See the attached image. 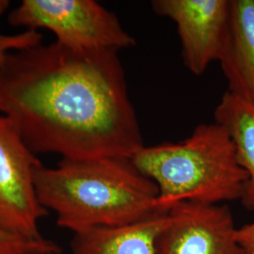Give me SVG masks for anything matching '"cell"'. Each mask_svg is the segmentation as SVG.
I'll list each match as a JSON object with an SVG mask.
<instances>
[{
    "mask_svg": "<svg viewBox=\"0 0 254 254\" xmlns=\"http://www.w3.org/2000/svg\"><path fill=\"white\" fill-rule=\"evenodd\" d=\"M9 2L7 0H0V16L9 8Z\"/></svg>",
    "mask_w": 254,
    "mask_h": 254,
    "instance_id": "obj_14",
    "label": "cell"
},
{
    "mask_svg": "<svg viewBox=\"0 0 254 254\" xmlns=\"http://www.w3.org/2000/svg\"><path fill=\"white\" fill-rule=\"evenodd\" d=\"M118 54L57 42L9 52L0 62V113L35 154L132 159L144 144Z\"/></svg>",
    "mask_w": 254,
    "mask_h": 254,
    "instance_id": "obj_1",
    "label": "cell"
},
{
    "mask_svg": "<svg viewBox=\"0 0 254 254\" xmlns=\"http://www.w3.org/2000/svg\"><path fill=\"white\" fill-rule=\"evenodd\" d=\"M43 166L16 127L0 114V227L28 238H42L39 222L48 214L40 202L35 173Z\"/></svg>",
    "mask_w": 254,
    "mask_h": 254,
    "instance_id": "obj_5",
    "label": "cell"
},
{
    "mask_svg": "<svg viewBox=\"0 0 254 254\" xmlns=\"http://www.w3.org/2000/svg\"><path fill=\"white\" fill-rule=\"evenodd\" d=\"M225 204L184 201L174 205L156 240V254H244Z\"/></svg>",
    "mask_w": 254,
    "mask_h": 254,
    "instance_id": "obj_6",
    "label": "cell"
},
{
    "mask_svg": "<svg viewBox=\"0 0 254 254\" xmlns=\"http://www.w3.org/2000/svg\"><path fill=\"white\" fill-rule=\"evenodd\" d=\"M35 188L57 224L74 234L126 226L161 213L155 184L129 158H63L56 168L37 170Z\"/></svg>",
    "mask_w": 254,
    "mask_h": 254,
    "instance_id": "obj_2",
    "label": "cell"
},
{
    "mask_svg": "<svg viewBox=\"0 0 254 254\" xmlns=\"http://www.w3.org/2000/svg\"><path fill=\"white\" fill-rule=\"evenodd\" d=\"M131 160L155 184L161 213L184 201L241 200L248 179L231 136L216 122L197 126L180 142L144 146Z\"/></svg>",
    "mask_w": 254,
    "mask_h": 254,
    "instance_id": "obj_3",
    "label": "cell"
},
{
    "mask_svg": "<svg viewBox=\"0 0 254 254\" xmlns=\"http://www.w3.org/2000/svg\"><path fill=\"white\" fill-rule=\"evenodd\" d=\"M61 247L46 237L28 238L0 227V254H61Z\"/></svg>",
    "mask_w": 254,
    "mask_h": 254,
    "instance_id": "obj_11",
    "label": "cell"
},
{
    "mask_svg": "<svg viewBox=\"0 0 254 254\" xmlns=\"http://www.w3.org/2000/svg\"><path fill=\"white\" fill-rule=\"evenodd\" d=\"M156 14L177 27L185 66L195 75L218 62L227 39L230 0H153Z\"/></svg>",
    "mask_w": 254,
    "mask_h": 254,
    "instance_id": "obj_7",
    "label": "cell"
},
{
    "mask_svg": "<svg viewBox=\"0 0 254 254\" xmlns=\"http://www.w3.org/2000/svg\"><path fill=\"white\" fill-rule=\"evenodd\" d=\"M167 213L126 226L96 228L74 234L73 254H156V240Z\"/></svg>",
    "mask_w": 254,
    "mask_h": 254,
    "instance_id": "obj_9",
    "label": "cell"
},
{
    "mask_svg": "<svg viewBox=\"0 0 254 254\" xmlns=\"http://www.w3.org/2000/svg\"><path fill=\"white\" fill-rule=\"evenodd\" d=\"M42 38V35L36 30H26L14 35H5L0 33V62L9 52L40 45Z\"/></svg>",
    "mask_w": 254,
    "mask_h": 254,
    "instance_id": "obj_12",
    "label": "cell"
},
{
    "mask_svg": "<svg viewBox=\"0 0 254 254\" xmlns=\"http://www.w3.org/2000/svg\"><path fill=\"white\" fill-rule=\"evenodd\" d=\"M214 118L235 144L238 162L248 176L241 201L246 208L254 210V106L226 91L215 109Z\"/></svg>",
    "mask_w": 254,
    "mask_h": 254,
    "instance_id": "obj_10",
    "label": "cell"
},
{
    "mask_svg": "<svg viewBox=\"0 0 254 254\" xmlns=\"http://www.w3.org/2000/svg\"><path fill=\"white\" fill-rule=\"evenodd\" d=\"M8 18L13 27L49 29L58 44L75 50L119 52L136 46L116 14L93 0H23Z\"/></svg>",
    "mask_w": 254,
    "mask_h": 254,
    "instance_id": "obj_4",
    "label": "cell"
},
{
    "mask_svg": "<svg viewBox=\"0 0 254 254\" xmlns=\"http://www.w3.org/2000/svg\"><path fill=\"white\" fill-rule=\"evenodd\" d=\"M236 238L243 254H254V220L241 228H237Z\"/></svg>",
    "mask_w": 254,
    "mask_h": 254,
    "instance_id": "obj_13",
    "label": "cell"
},
{
    "mask_svg": "<svg viewBox=\"0 0 254 254\" xmlns=\"http://www.w3.org/2000/svg\"><path fill=\"white\" fill-rule=\"evenodd\" d=\"M218 63L227 91L254 106V0H230L227 39Z\"/></svg>",
    "mask_w": 254,
    "mask_h": 254,
    "instance_id": "obj_8",
    "label": "cell"
}]
</instances>
